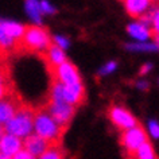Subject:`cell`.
Returning a JSON list of instances; mask_svg holds the SVG:
<instances>
[{"mask_svg": "<svg viewBox=\"0 0 159 159\" xmlns=\"http://www.w3.org/2000/svg\"><path fill=\"white\" fill-rule=\"evenodd\" d=\"M34 115L35 111L31 107L22 104L12 119L4 125V132L25 140L34 132Z\"/></svg>", "mask_w": 159, "mask_h": 159, "instance_id": "6da1fadb", "label": "cell"}, {"mask_svg": "<svg viewBox=\"0 0 159 159\" xmlns=\"http://www.w3.org/2000/svg\"><path fill=\"white\" fill-rule=\"evenodd\" d=\"M63 132L57 123L53 120V117L47 113L46 109L35 111L34 115V134L45 139L50 144H59V139Z\"/></svg>", "mask_w": 159, "mask_h": 159, "instance_id": "7a4b0ae2", "label": "cell"}, {"mask_svg": "<svg viewBox=\"0 0 159 159\" xmlns=\"http://www.w3.org/2000/svg\"><path fill=\"white\" fill-rule=\"evenodd\" d=\"M22 49L29 50L31 53L45 54L46 50L51 46V37L41 26H29L26 27L23 38L19 42Z\"/></svg>", "mask_w": 159, "mask_h": 159, "instance_id": "3957f363", "label": "cell"}, {"mask_svg": "<svg viewBox=\"0 0 159 159\" xmlns=\"http://www.w3.org/2000/svg\"><path fill=\"white\" fill-rule=\"evenodd\" d=\"M84 86L81 84L62 85L55 81L50 90V101H63L70 105H78L84 101Z\"/></svg>", "mask_w": 159, "mask_h": 159, "instance_id": "277c9868", "label": "cell"}, {"mask_svg": "<svg viewBox=\"0 0 159 159\" xmlns=\"http://www.w3.org/2000/svg\"><path fill=\"white\" fill-rule=\"evenodd\" d=\"M46 111H47V113L53 117V120L57 123L61 128H63V127H67L69 121L71 120L75 108L73 105L66 104V102H63V101H49Z\"/></svg>", "mask_w": 159, "mask_h": 159, "instance_id": "5b68a950", "label": "cell"}, {"mask_svg": "<svg viewBox=\"0 0 159 159\" xmlns=\"http://www.w3.org/2000/svg\"><path fill=\"white\" fill-rule=\"evenodd\" d=\"M146 142H147V132L140 125H136L131 129H127L121 135V144L124 146V148L131 155H134L136 152V150L142 144H144Z\"/></svg>", "mask_w": 159, "mask_h": 159, "instance_id": "8992f818", "label": "cell"}, {"mask_svg": "<svg viewBox=\"0 0 159 159\" xmlns=\"http://www.w3.org/2000/svg\"><path fill=\"white\" fill-rule=\"evenodd\" d=\"M51 73L55 77V81L62 85H73L81 84V75H80L77 67L70 62H63L62 65L57 66L51 70Z\"/></svg>", "mask_w": 159, "mask_h": 159, "instance_id": "52a82bcc", "label": "cell"}, {"mask_svg": "<svg viewBox=\"0 0 159 159\" xmlns=\"http://www.w3.org/2000/svg\"><path fill=\"white\" fill-rule=\"evenodd\" d=\"M108 116L111 119V121L120 129L127 131L138 125V120L134 117V115L125 108H123V107H119V105L111 107L108 111Z\"/></svg>", "mask_w": 159, "mask_h": 159, "instance_id": "ba28073f", "label": "cell"}, {"mask_svg": "<svg viewBox=\"0 0 159 159\" xmlns=\"http://www.w3.org/2000/svg\"><path fill=\"white\" fill-rule=\"evenodd\" d=\"M20 101L16 97H14L12 94L3 100H0V125L4 127L8 123L12 116L16 113V111L20 107Z\"/></svg>", "mask_w": 159, "mask_h": 159, "instance_id": "9c48e42d", "label": "cell"}, {"mask_svg": "<svg viewBox=\"0 0 159 159\" xmlns=\"http://www.w3.org/2000/svg\"><path fill=\"white\" fill-rule=\"evenodd\" d=\"M50 146L51 144L49 142H46L45 139H42L41 136L35 135L34 132L23 140V150H26L27 152H30L34 158L41 157Z\"/></svg>", "mask_w": 159, "mask_h": 159, "instance_id": "30bf717a", "label": "cell"}, {"mask_svg": "<svg viewBox=\"0 0 159 159\" xmlns=\"http://www.w3.org/2000/svg\"><path fill=\"white\" fill-rule=\"evenodd\" d=\"M20 150H23V140L14 135L4 134L0 138V152L14 157Z\"/></svg>", "mask_w": 159, "mask_h": 159, "instance_id": "8fae6325", "label": "cell"}, {"mask_svg": "<svg viewBox=\"0 0 159 159\" xmlns=\"http://www.w3.org/2000/svg\"><path fill=\"white\" fill-rule=\"evenodd\" d=\"M2 26H3V30H4L7 37L10 39H12L18 45V43L20 42V39L23 38L26 26H23L22 23H19V22L11 20V19H2Z\"/></svg>", "mask_w": 159, "mask_h": 159, "instance_id": "7c38bea8", "label": "cell"}, {"mask_svg": "<svg viewBox=\"0 0 159 159\" xmlns=\"http://www.w3.org/2000/svg\"><path fill=\"white\" fill-rule=\"evenodd\" d=\"M43 57H45V61H46L50 70H53L57 66L62 65L63 62H66V55L63 53V50H61L59 47L53 45V43H51V46L46 50V53L43 54Z\"/></svg>", "mask_w": 159, "mask_h": 159, "instance_id": "4fadbf2b", "label": "cell"}, {"mask_svg": "<svg viewBox=\"0 0 159 159\" xmlns=\"http://www.w3.org/2000/svg\"><path fill=\"white\" fill-rule=\"evenodd\" d=\"M124 6L131 16H140L148 10L150 2L148 0H127L124 2Z\"/></svg>", "mask_w": 159, "mask_h": 159, "instance_id": "5bb4252c", "label": "cell"}, {"mask_svg": "<svg viewBox=\"0 0 159 159\" xmlns=\"http://www.w3.org/2000/svg\"><path fill=\"white\" fill-rule=\"evenodd\" d=\"M127 31L128 34L132 37L136 41H140V42H144L146 39H148L151 35H152V31H151L148 27L143 26L142 23H131V25L127 27Z\"/></svg>", "mask_w": 159, "mask_h": 159, "instance_id": "9a60e30c", "label": "cell"}, {"mask_svg": "<svg viewBox=\"0 0 159 159\" xmlns=\"http://www.w3.org/2000/svg\"><path fill=\"white\" fill-rule=\"evenodd\" d=\"M25 10L29 18L35 23V26H39L42 23V12L39 8V2L37 0H27L25 2Z\"/></svg>", "mask_w": 159, "mask_h": 159, "instance_id": "2e32d148", "label": "cell"}, {"mask_svg": "<svg viewBox=\"0 0 159 159\" xmlns=\"http://www.w3.org/2000/svg\"><path fill=\"white\" fill-rule=\"evenodd\" d=\"M11 82H10V77H8V71L4 67L0 66V100L11 96Z\"/></svg>", "mask_w": 159, "mask_h": 159, "instance_id": "e0dca14e", "label": "cell"}, {"mask_svg": "<svg viewBox=\"0 0 159 159\" xmlns=\"http://www.w3.org/2000/svg\"><path fill=\"white\" fill-rule=\"evenodd\" d=\"M135 159H157L155 151L151 146V143L146 142L144 144H142L139 148L136 150V152L134 154Z\"/></svg>", "mask_w": 159, "mask_h": 159, "instance_id": "ac0fdd59", "label": "cell"}, {"mask_svg": "<svg viewBox=\"0 0 159 159\" xmlns=\"http://www.w3.org/2000/svg\"><path fill=\"white\" fill-rule=\"evenodd\" d=\"M37 159H65V155H63V151L59 144H51L49 148Z\"/></svg>", "mask_w": 159, "mask_h": 159, "instance_id": "d6986e66", "label": "cell"}, {"mask_svg": "<svg viewBox=\"0 0 159 159\" xmlns=\"http://www.w3.org/2000/svg\"><path fill=\"white\" fill-rule=\"evenodd\" d=\"M15 46H16V43L6 35L4 30H3V26H2V19H0V47L4 51H7L10 49H14Z\"/></svg>", "mask_w": 159, "mask_h": 159, "instance_id": "ffe728a7", "label": "cell"}, {"mask_svg": "<svg viewBox=\"0 0 159 159\" xmlns=\"http://www.w3.org/2000/svg\"><path fill=\"white\" fill-rule=\"evenodd\" d=\"M127 49L138 50V51H154V50H158V47L152 45V43H128Z\"/></svg>", "mask_w": 159, "mask_h": 159, "instance_id": "44dd1931", "label": "cell"}, {"mask_svg": "<svg viewBox=\"0 0 159 159\" xmlns=\"http://www.w3.org/2000/svg\"><path fill=\"white\" fill-rule=\"evenodd\" d=\"M39 8H41V12L42 14H47V15L55 14V11H57L49 2H46V0H42V2H39Z\"/></svg>", "mask_w": 159, "mask_h": 159, "instance_id": "7402d4cb", "label": "cell"}, {"mask_svg": "<svg viewBox=\"0 0 159 159\" xmlns=\"http://www.w3.org/2000/svg\"><path fill=\"white\" fill-rule=\"evenodd\" d=\"M54 39V45L59 47L61 50H65L69 47V41L65 38V37H61V35H55V37L53 38Z\"/></svg>", "mask_w": 159, "mask_h": 159, "instance_id": "603a6c76", "label": "cell"}, {"mask_svg": "<svg viewBox=\"0 0 159 159\" xmlns=\"http://www.w3.org/2000/svg\"><path fill=\"white\" fill-rule=\"evenodd\" d=\"M151 25H152L154 33L159 34V8H157L151 14Z\"/></svg>", "mask_w": 159, "mask_h": 159, "instance_id": "cb8c5ba5", "label": "cell"}, {"mask_svg": "<svg viewBox=\"0 0 159 159\" xmlns=\"http://www.w3.org/2000/svg\"><path fill=\"white\" fill-rule=\"evenodd\" d=\"M148 129H150V134L152 135L154 138H159V123L158 121L151 120L148 123Z\"/></svg>", "mask_w": 159, "mask_h": 159, "instance_id": "d4e9b609", "label": "cell"}, {"mask_svg": "<svg viewBox=\"0 0 159 159\" xmlns=\"http://www.w3.org/2000/svg\"><path fill=\"white\" fill-rule=\"evenodd\" d=\"M116 62H108V63H107V65L105 66H102L101 67V70H100V74L101 75H105V74H109V73H112V71L115 70V69H116Z\"/></svg>", "mask_w": 159, "mask_h": 159, "instance_id": "484cf974", "label": "cell"}, {"mask_svg": "<svg viewBox=\"0 0 159 159\" xmlns=\"http://www.w3.org/2000/svg\"><path fill=\"white\" fill-rule=\"evenodd\" d=\"M12 159H37V158H34L33 155H31L30 152H27L26 150H20L18 154H15Z\"/></svg>", "mask_w": 159, "mask_h": 159, "instance_id": "4316f807", "label": "cell"}, {"mask_svg": "<svg viewBox=\"0 0 159 159\" xmlns=\"http://www.w3.org/2000/svg\"><path fill=\"white\" fill-rule=\"evenodd\" d=\"M138 88L139 89H142V90H147L150 88V85H148V82H146V81H140V82H138Z\"/></svg>", "mask_w": 159, "mask_h": 159, "instance_id": "83f0119b", "label": "cell"}, {"mask_svg": "<svg viewBox=\"0 0 159 159\" xmlns=\"http://www.w3.org/2000/svg\"><path fill=\"white\" fill-rule=\"evenodd\" d=\"M152 69V65L151 63H146V65H143L142 66V69H140V74H146L148 70Z\"/></svg>", "mask_w": 159, "mask_h": 159, "instance_id": "f1b7e54d", "label": "cell"}, {"mask_svg": "<svg viewBox=\"0 0 159 159\" xmlns=\"http://www.w3.org/2000/svg\"><path fill=\"white\" fill-rule=\"evenodd\" d=\"M0 159H12V157H10V155H6V154H2V152H0Z\"/></svg>", "mask_w": 159, "mask_h": 159, "instance_id": "f546056e", "label": "cell"}, {"mask_svg": "<svg viewBox=\"0 0 159 159\" xmlns=\"http://www.w3.org/2000/svg\"><path fill=\"white\" fill-rule=\"evenodd\" d=\"M155 42H157L155 43V46H157L158 50H159V34H155Z\"/></svg>", "mask_w": 159, "mask_h": 159, "instance_id": "4dcf8cb0", "label": "cell"}, {"mask_svg": "<svg viewBox=\"0 0 159 159\" xmlns=\"http://www.w3.org/2000/svg\"><path fill=\"white\" fill-rule=\"evenodd\" d=\"M4 134H6V132H4V127H3V125H0V138H2Z\"/></svg>", "mask_w": 159, "mask_h": 159, "instance_id": "1f68e13d", "label": "cell"}, {"mask_svg": "<svg viewBox=\"0 0 159 159\" xmlns=\"http://www.w3.org/2000/svg\"><path fill=\"white\" fill-rule=\"evenodd\" d=\"M4 53H6V51H4V50H3V49H2V47H0V58H2V55H3V54H4Z\"/></svg>", "mask_w": 159, "mask_h": 159, "instance_id": "d6a6232c", "label": "cell"}]
</instances>
